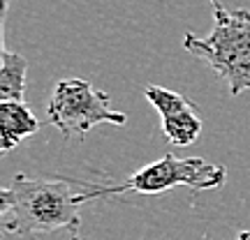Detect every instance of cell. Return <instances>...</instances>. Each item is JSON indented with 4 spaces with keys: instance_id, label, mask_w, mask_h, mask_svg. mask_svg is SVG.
<instances>
[{
    "instance_id": "3957f363",
    "label": "cell",
    "mask_w": 250,
    "mask_h": 240,
    "mask_svg": "<svg viewBox=\"0 0 250 240\" xmlns=\"http://www.w3.org/2000/svg\"><path fill=\"white\" fill-rule=\"evenodd\" d=\"M227 180V169L220 164L202 160V157H176L165 155L160 160L151 162L134 171L123 183H109V185H95V183H81L83 192L79 194L81 203H88L95 199H107L118 194H162L174 187H190L195 192L204 189H218Z\"/></svg>"
},
{
    "instance_id": "6da1fadb",
    "label": "cell",
    "mask_w": 250,
    "mask_h": 240,
    "mask_svg": "<svg viewBox=\"0 0 250 240\" xmlns=\"http://www.w3.org/2000/svg\"><path fill=\"white\" fill-rule=\"evenodd\" d=\"M67 178H30L26 173L0 192L2 226L23 238L79 226L81 192H74Z\"/></svg>"
},
{
    "instance_id": "7a4b0ae2",
    "label": "cell",
    "mask_w": 250,
    "mask_h": 240,
    "mask_svg": "<svg viewBox=\"0 0 250 240\" xmlns=\"http://www.w3.org/2000/svg\"><path fill=\"white\" fill-rule=\"evenodd\" d=\"M183 49L208 62L227 81L234 97L250 90V12L246 7L213 9V30L204 37L186 33Z\"/></svg>"
},
{
    "instance_id": "8992f818",
    "label": "cell",
    "mask_w": 250,
    "mask_h": 240,
    "mask_svg": "<svg viewBox=\"0 0 250 240\" xmlns=\"http://www.w3.org/2000/svg\"><path fill=\"white\" fill-rule=\"evenodd\" d=\"M40 132V120L26 102H0V143L9 152L19 143Z\"/></svg>"
},
{
    "instance_id": "ba28073f",
    "label": "cell",
    "mask_w": 250,
    "mask_h": 240,
    "mask_svg": "<svg viewBox=\"0 0 250 240\" xmlns=\"http://www.w3.org/2000/svg\"><path fill=\"white\" fill-rule=\"evenodd\" d=\"M236 240H250V231H241Z\"/></svg>"
},
{
    "instance_id": "5b68a950",
    "label": "cell",
    "mask_w": 250,
    "mask_h": 240,
    "mask_svg": "<svg viewBox=\"0 0 250 240\" xmlns=\"http://www.w3.org/2000/svg\"><path fill=\"white\" fill-rule=\"evenodd\" d=\"M144 95L148 99L158 113H160L162 134L171 146H192L202 134V118L197 116V107L181 92L160 86H148L144 90Z\"/></svg>"
},
{
    "instance_id": "277c9868",
    "label": "cell",
    "mask_w": 250,
    "mask_h": 240,
    "mask_svg": "<svg viewBox=\"0 0 250 240\" xmlns=\"http://www.w3.org/2000/svg\"><path fill=\"white\" fill-rule=\"evenodd\" d=\"M46 118L62 136H83L95 125H125V113L111 109L104 90H95L83 79H62L56 83L46 104Z\"/></svg>"
},
{
    "instance_id": "30bf717a",
    "label": "cell",
    "mask_w": 250,
    "mask_h": 240,
    "mask_svg": "<svg viewBox=\"0 0 250 240\" xmlns=\"http://www.w3.org/2000/svg\"><path fill=\"white\" fill-rule=\"evenodd\" d=\"M70 240H81V238L77 236V233H72V238H70Z\"/></svg>"
},
{
    "instance_id": "52a82bcc",
    "label": "cell",
    "mask_w": 250,
    "mask_h": 240,
    "mask_svg": "<svg viewBox=\"0 0 250 240\" xmlns=\"http://www.w3.org/2000/svg\"><path fill=\"white\" fill-rule=\"evenodd\" d=\"M28 83V62L26 58L2 46V65H0V99L2 102H23Z\"/></svg>"
},
{
    "instance_id": "9c48e42d",
    "label": "cell",
    "mask_w": 250,
    "mask_h": 240,
    "mask_svg": "<svg viewBox=\"0 0 250 240\" xmlns=\"http://www.w3.org/2000/svg\"><path fill=\"white\" fill-rule=\"evenodd\" d=\"M208 2L213 5V9H218V7H220V2H218V0H208Z\"/></svg>"
}]
</instances>
